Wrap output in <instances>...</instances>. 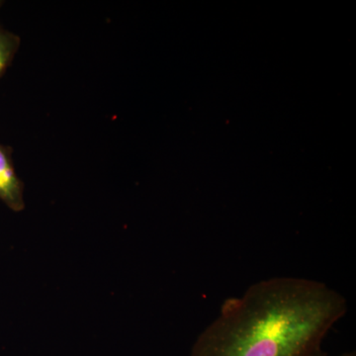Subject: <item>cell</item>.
Instances as JSON below:
<instances>
[{"instance_id":"6da1fadb","label":"cell","mask_w":356,"mask_h":356,"mask_svg":"<svg viewBox=\"0 0 356 356\" xmlns=\"http://www.w3.org/2000/svg\"><path fill=\"white\" fill-rule=\"evenodd\" d=\"M348 302L321 281L278 276L225 300L191 356H325L322 346Z\"/></svg>"},{"instance_id":"7a4b0ae2","label":"cell","mask_w":356,"mask_h":356,"mask_svg":"<svg viewBox=\"0 0 356 356\" xmlns=\"http://www.w3.org/2000/svg\"><path fill=\"white\" fill-rule=\"evenodd\" d=\"M24 185L16 175L10 147L0 144V199L15 212L24 209Z\"/></svg>"},{"instance_id":"3957f363","label":"cell","mask_w":356,"mask_h":356,"mask_svg":"<svg viewBox=\"0 0 356 356\" xmlns=\"http://www.w3.org/2000/svg\"><path fill=\"white\" fill-rule=\"evenodd\" d=\"M19 46V37L0 26V79L13 63Z\"/></svg>"},{"instance_id":"277c9868","label":"cell","mask_w":356,"mask_h":356,"mask_svg":"<svg viewBox=\"0 0 356 356\" xmlns=\"http://www.w3.org/2000/svg\"><path fill=\"white\" fill-rule=\"evenodd\" d=\"M339 356H356L355 351H350V353H344Z\"/></svg>"},{"instance_id":"5b68a950","label":"cell","mask_w":356,"mask_h":356,"mask_svg":"<svg viewBox=\"0 0 356 356\" xmlns=\"http://www.w3.org/2000/svg\"><path fill=\"white\" fill-rule=\"evenodd\" d=\"M2 4H3V2L0 1V7H1Z\"/></svg>"}]
</instances>
